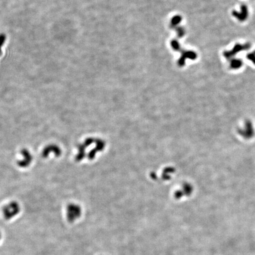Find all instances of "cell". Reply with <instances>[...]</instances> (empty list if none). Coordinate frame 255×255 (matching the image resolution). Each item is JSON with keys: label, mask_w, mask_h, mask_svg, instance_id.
<instances>
[{"label": "cell", "mask_w": 255, "mask_h": 255, "mask_svg": "<svg viewBox=\"0 0 255 255\" xmlns=\"http://www.w3.org/2000/svg\"><path fill=\"white\" fill-rule=\"evenodd\" d=\"M237 132L246 140H249L255 135V130L250 120H246L242 128L237 130Z\"/></svg>", "instance_id": "obj_2"}, {"label": "cell", "mask_w": 255, "mask_h": 255, "mask_svg": "<svg viewBox=\"0 0 255 255\" xmlns=\"http://www.w3.org/2000/svg\"><path fill=\"white\" fill-rule=\"evenodd\" d=\"M243 65L242 60L239 59H233L230 62V66L232 69H238Z\"/></svg>", "instance_id": "obj_9"}, {"label": "cell", "mask_w": 255, "mask_h": 255, "mask_svg": "<svg viewBox=\"0 0 255 255\" xmlns=\"http://www.w3.org/2000/svg\"><path fill=\"white\" fill-rule=\"evenodd\" d=\"M50 154H53L56 156H59L62 154V151L60 148L56 145L49 144L46 146L43 150L42 153V157L44 158H47L49 156Z\"/></svg>", "instance_id": "obj_6"}, {"label": "cell", "mask_w": 255, "mask_h": 255, "mask_svg": "<svg viewBox=\"0 0 255 255\" xmlns=\"http://www.w3.org/2000/svg\"><path fill=\"white\" fill-rule=\"evenodd\" d=\"M81 214L80 208L78 206L70 204L68 207L67 209V218L70 222H73L78 219Z\"/></svg>", "instance_id": "obj_5"}, {"label": "cell", "mask_w": 255, "mask_h": 255, "mask_svg": "<svg viewBox=\"0 0 255 255\" xmlns=\"http://www.w3.org/2000/svg\"><path fill=\"white\" fill-rule=\"evenodd\" d=\"M171 46L172 48H174V50H175L176 51H180V52L182 51L181 47H180V44H179L178 42L176 40H174L172 42Z\"/></svg>", "instance_id": "obj_10"}, {"label": "cell", "mask_w": 255, "mask_h": 255, "mask_svg": "<svg viewBox=\"0 0 255 255\" xmlns=\"http://www.w3.org/2000/svg\"><path fill=\"white\" fill-rule=\"evenodd\" d=\"M20 204L17 201H11L3 208V214L7 220L14 218L20 212Z\"/></svg>", "instance_id": "obj_1"}, {"label": "cell", "mask_w": 255, "mask_h": 255, "mask_svg": "<svg viewBox=\"0 0 255 255\" xmlns=\"http://www.w3.org/2000/svg\"><path fill=\"white\" fill-rule=\"evenodd\" d=\"M197 57V53L193 51H183L181 58L178 60V65L180 67L183 66L186 63V60L189 59L191 60H195Z\"/></svg>", "instance_id": "obj_8"}, {"label": "cell", "mask_w": 255, "mask_h": 255, "mask_svg": "<svg viewBox=\"0 0 255 255\" xmlns=\"http://www.w3.org/2000/svg\"><path fill=\"white\" fill-rule=\"evenodd\" d=\"M22 158L17 161V166L21 168H27L28 167L33 161V157L31 152L27 148H23L21 150Z\"/></svg>", "instance_id": "obj_3"}, {"label": "cell", "mask_w": 255, "mask_h": 255, "mask_svg": "<svg viewBox=\"0 0 255 255\" xmlns=\"http://www.w3.org/2000/svg\"><path fill=\"white\" fill-rule=\"evenodd\" d=\"M246 57L248 60H249L255 65V53L254 52L247 54Z\"/></svg>", "instance_id": "obj_11"}, {"label": "cell", "mask_w": 255, "mask_h": 255, "mask_svg": "<svg viewBox=\"0 0 255 255\" xmlns=\"http://www.w3.org/2000/svg\"><path fill=\"white\" fill-rule=\"evenodd\" d=\"M5 36L3 34H0V53H1V47L4 44V42L5 41Z\"/></svg>", "instance_id": "obj_12"}, {"label": "cell", "mask_w": 255, "mask_h": 255, "mask_svg": "<svg viewBox=\"0 0 255 255\" xmlns=\"http://www.w3.org/2000/svg\"><path fill=\"white\" fill-rule=\"evenodd\" d=\"M251 47V44L249 43H246L243 44H241L239 43L236 44L233 49L230 51H226L223 53V56L227 59H232L234 57V56L237 54L239 52H242L243 50H249Z\"/></svg>", "instance_id": "obj_4"}, {"label": "cell", "mask_w": 255, "mask_h": 255, "mask_svg": "<svg viewBox=\"0 0 255 255\" xmlns=\"http://www.w3.org/2000/svg\"><path fill=\"white\" fill-rule=\"evenodd\" d=\"M232 15L236 18L239 21H244L249 16V11L247 7L245 4L241 5L240 12L233 11Z\"/></svg>", "instance_id": "obj_7"}, {"label": "cell", "mask_w": 255, "mask_h": 255, "mask_svg": "<svg viewBox=\"0 0 255 255\" xmlns=\"http://www.w3.org/2000/svg\"><path fill=\"white\" fill-rule=\"evenodd\" d=\"M1 239V232H0V240Z\"/></svg>", "instance_id": "obj_13"}, {"label": "cell", "mask_w": 255, "mask_h": 255, "mask_svg": "<svg viewBox=\"0 0 255 255\" xmlns=\"http://www.w3.org/2000/svg\"><path fill=\"white\" fill-rule=\"evenodd\" d=\"M254 52H255V51H254Z\"/></svg>", "instance_id": "obj_14"}]
</instances>
